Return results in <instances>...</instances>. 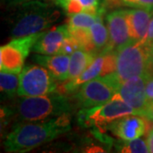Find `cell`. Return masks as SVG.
I'll use <instances>...</instances> for the list:
<instances>
[{
	"label": "cell",
	"mask_w": 153,
	"mask_h": 153,
	"mask_svg": "<svg viewBox=\"0 0 153 153\" xmlns=\"http://www.w3.org/2000/svg\"><path fill=\"white\" fill-rule=\"evenodd\" d=\"M69 113L47 120L19 123L4 141L7 152H27L71 129Z\"/></svg>",
	"instance_id": "6da1fadb"
},
{
	"label": "cell",
	"mask_w": 153,
	"mask_h": 153,
	"mask_svg": "<svg viewBox=\"0 0 153 153\" xmlns=\"http://www.w3.org/2000/svg\"><path fill=\"white\" fill-rule=\"evenodd\" d=\"M18 6L12 22V38L42 33L60 16L57 9L42 0H32Z\"/></svg>",
	"instance_id": "7a4b0ae2"
},
{
	"label": "cell",
	"mask_w": 153,
	"mask_h": 153,
	"mask_svg": "<svg viewBox=\"0 0 153 153\" xmlns=\"http://www.w3.org/2000/svg\"><path fill=\"white\" fill-rule=\"evenodd\" d=\"M151 46L143 40L131 41L117 51L114 72L105 76L117 90L123 82L134 76L151 75L149 71Z\"/></svg>",
	"instance_id": "3957f363"
},
{
	"label": "cell",
	"mask_w": 153,
	"mask_h": 153,
	"mask_svg": "<svg viewBox=\"0 0 153 153\" xmlns=\"http://www.w3.org/2000/svg\"><path fill=\"white\" fill-rule=\"evenodd\" d=\"M71 110L68 98L54 92L41 96L22 97L18 100L16 112L21 121L37 122L67 114Z\"/></svg>",
	"instance_id": "277c9868"
},
{
	"label": "cell",
	"mask_w": 153,
	"mask_h": 153,
	"mask_svg": "<svg viewBox=\"0 0 153 153\" xmlns=\"http://www.w3.org/2000/svg\"><path fill=\"white\" fill-rule=\"evenodd\" d=\"M132 114L138 115L135 110L117 93L104 104L90 108H83L79 113V120L84 126L101 127Z\"/></svg>",
	"instance_id": "5b68a950"
},
{
	"label": "cell",
	"mask_w": 153,
	"mask_h": 153,
	"mask_svg": "<svg viewBox=\"0 0 153 153\" xmlns=\"http://www.w3.org/2000/svg\"><path fill=\"white\" fill-rule=\"evenodd\" d=\"M56 79L41 65H28L20 74L18 95L21 97L41 96L56 91Z\"/></svg>",
	"instance_id": "8992f818"
},
{
	"label": "cell",
	"mask_w": 153,
	"mask_h": 153,
	"mask_svg": "<svg viewBox=\"0 0 153 153\" xmlns=\"http://www.w3.org/2000/svg\"><path fill=\"white\" fill-rule=\"evenodd\" d=\"M42 33L13 38L0 48V70L20 73L33 45Z\"/></svg>",
	"instance_id": "52a82bcc"
},
{
	"label": "cell",
	"mask_w": 153,
	"mask_h": 153,
	"mask_svg": "<svg viewBox=\"0 0 153 153\" xmlns=\"http://www.w3.org/2000/svg\"><path fill=\"white\" fill-rule=\"evenodd\" d=\"M117 93V88L105 76H98L83 83L76 91L75 98L83 109L104 104Z\"/></svg>",
	"instance_id": "ba28073f"
},
{
	"label": "cell",
	"mask_w": 153,
	"mask_h": 153,
	"mask_svg": "<svg viewBox=\"0 0 153 153\" xmlns=\"http://www.w3.org/2000/svg\"><path fill=\"white\" fill-rule=\"evenodd\" d=\"M150 75L134 76L123 82L117 93L128 104L143 116L149 103L146 93V81Z\"/></svg>",
	"instance_id": "9c48e42d"
},
{
	"label": "cell",
	"mask_w": 153,
	"mask_h": 153,
	"mask_svg": "<svg viewBox=\"0 0 153 153\" xmlns=\"http://www.w3.org/2000/svg\"><path fill=\"white\" fill-rule=\"evenodd\" d=\"M107 28L109 32V44L102 51H117L131 42L125 10L110 12L106 16Z\"/></svg>",
	"instance_id": "30bf717a"
},
{
	"label": "cell",
	"mask_w": 153,
	"mask_h": 153,
	"mask_svg": "<svg viewBox=\"0 0 153 153\" xmlns=\"http://www.w3.org/2000/svg\"><path fill=\"white\" fill-rule=\"evenodd\" d=\"M70 36L67 25H61L42 33L37 42L33 45V50L40 55H56L59 54L64 41Z\"/></svg>",
	"instance_id": "8fae6325"
},
{
	"label": "cell",
	"mask_w": 153,
	"mask_h": 153,
	"mask_svg": "<svg viewBox=\"0 0 153 153\" xmlns=\"http://www.w3.org/2000/svg\"><path fill=\"white\" fill-rule=\"evenodd\" d=\"M143 117L140 115H128L111 123L108 128L123 140H133L145 134L146 124Z\"/></svg>",
	"instance_id": "7c38bea8"
},
{
	"label": "cell",
	"mask_w": 153,
	"mask_h": 153,
	"mask_svg": "<svg viewBox=\"0 0 153 153\" xmlns=\"http://www.w3.org/2000/svg\"><path fill=\"white\" fill-rule=\"evenodd\" d=\"M125 11L131 40H144L147 33L153 11L142 8H133L125 10Z\"/></svg>",
	"instance_id": "4fadbf2b"
},
{
	"label": "cell",
	"mask_w": 153,
	"mask_h": 153,
	"mask_svg": "<svg viewBox=\"0 0 153 153\" xmlns=\"http://www.w3.org/2000/svg\"><path fill=\"white\" fill-rule=\"evenodd\" d=\"M33 60L44 66L56 79V81H66L68 77L70 66V56L64 54L56 55H35Z\"/></svg>",
	"instance_id": "5bb4252c"
},
{
	"label": "cell",
	"mask_w": 153,
	"mask_h": 153,
	"mask_svg": "<svg viewBox=\"0 0 153 153\" xmlns=\"http://www.w3.org/2000/svg\"><path fill=\"white\" fill-rule=\"evenodd\" d=\"M105 54L102 52L100 55H97L93 62L88 66L87 68L82 71L79 76L72 79V80H66L62 85V88L64 93H72L77 91L78 88L82 86L83 83L101 76L104 70Z\"/></svg>",
	"instance_id": "9a60e30c"
},
{
	"label": "cell",
	"mask_w": 153,
	"mask_h": 153,
	"mask_svg": "<svg viewBox=\"0 0 153 153\" xmlns=\"http://www.w3.org/2000/svg\"><path fill=\"white\" fill-rule=\"evenodd\" d=\"M97 55L82 49H76L70 56V66L67 80H72L79 76L89 66Z\"/></svg>",
	"instance_id": "2e32d148"
},
{
	"label": "cell",
	"mask_w": 153,
	"mask_h": 153,
	"mask_svg": "<svg viewBox=\"0 0 153 153\" xmlns=\"http://www.w3.org/2000/svg\"><path fill=\"white\" fill-rule=\"evenodd\" d=\"M68 16L78 12L99 14L100 12V0H54Z\"/></svg>",
	"instance_id": "e0dca14e"
},
{
	"label": "cell",
	"mask_w": 153,
	"mask_h": 153,
	"mask_svg": "<svg viewBox=\"0 0 153 153\" xmlns=\"http://www.w3.org/2000/svg\"><path fill=\"white\" fill-rule=\"evenodd\" d=\"M102 14L103 11L100 12L97 21L89 28L91 40L96 53L100 50L103 51L109 44V32L103 22Z\"/></svg>",
	"instance_id": "ac0fdd59"
},
{
	"label": "cell",
	"mask_w": 153,
	"mask_h": 153,
	"mask_svg": "<svg viewBox=\"0 0 153 153\" xmlns=\"http://www.w3.org/2000/svg\"><path fill=\"white\" fill-rule=\"evenodd\" d=\"M20 86V74L1 71L0 73V88L1 92L9 98L14 97L18 94V89Z\"/></svg>",
	"instance_id": "d6986e66"
},
{
	"label": "cell",
	"mask_w": 153,
	"mask_h": 153,
	"mask_svg": "<svg viewBox=\"0 0 153 153\" xmlns=\"http://www.w3.org/2000/svg\"><path fill=\"white\" fill-rule=\"evenodd\" d=\"M101 11L103 10H101L100 12ZM100 12L99 14H92L88 12H78L71 14L69 16L70 17L67 23L69 31L82 28H90L97 21Z\"/></svg>",
	"instance_id": "ffe728a7"
},
{
	"label": "cell",
	"mask_w": 153,
	"mask_h": 153,
	"mask_svg": "<svg viewBox=\"0 0 153 153\" xmlns=\"http://www.w3.org/2000/svg\"><path fill=\"white\" fill-rule=\"evenodd\" d=\"M121 152L126 153H147L150 152L146 141L138 138L133 140H129L121 147Z\"/></svg>",
	"instance_id": "44dd1931"
},
{
	"label": "cell",
	"mask_w": 153,
	"mask_h": 153,
	"mask_svg": "<svg viewBox=\"0 0 153 153\" xmlns=\"http://www.w3.org/2000/svg\"><path fill=\"white\" fill-rule=\"evenodd\" d=\"M111 5L128 6L132 8H142L153 11V0H106Z\"/></svg>",
	"instance_id": "7402d4cb"
},
{
	"label": "cell",
	"mask_w": 153,
	"mask_h": 153,
	"mask_svg": "<svg viewBox=\"0 0 153 153\" xmlns=\"http://www.w3.org/2000/svg\"><path fill=\"white\" fill-rule=\"evenodd\" d=\"M77 49H79V48H78V45L75 42V40L71 38V36H69L64 41V43H63L61 48H60L59 54H64V55H70Z\"/></svg>",
	"instance_id": "603a6c76"
},
{
	"label": "cell",
	"mask_w": 153,
	"mask_h": 153,
	"mask_svg": "<svg viewBox=\"0 0 153 153\" xmlns=\"http://www.w3.org/2000/svg\"><path fill=\"white\" fill-rule=\"evenodd\" d=\"M146 93L148 100H153V75H150L146 81Z\"/></svg>",
	"instance_id": "cb8c5ba5"
},
{
	"label": "cell",
	"mask_w": 153,
	"mask_h": 153,
	"mask_svg": "<svg viewBox=\"0 0 153 153\" xmlns=\"http://www.w3.org/2000/svg\"><path fill=\"white\" fill-rule=\"evenodd\" d=\"M143 41L146 44H148L149 46H152L153 44V14L152 19H151V22H150V25H149L146 36V38Z\"/></svg>",
	"instance_id": "d4e9b609"
},
{
	"label": "cell",
	"mask_w": 153,
	"mask_h": 153,
	"mask_svg": "<svg viewBox=\"0 0 153 153\" xmlns=\"http://www.w3.org/2000/svg\"><path fill=\"white\" fill-rule=\"evenodd\" d=\"M143 117L147 118L150 122L153 123V100L149 101L147 107H146V109L145 112H144Z\"/></svg>",
	"instance_id": "484cf974"
},
{
	"label": "cell",
	"mask_w": 153,
	"mask_h": 153,
	"mask_svg": "<svg viewBox=\"0 0 153 153\" xmlns=\"http://www.w3.org/2000/svg\"><path fill=\"white\" fill-rule=\"evenodd\" d=\"M146 143H147L150 152L153 153V128L148 134L147 139H146Z\"/></svg>",
	"instance_id": "4316f807"
},
{
	"label": "cell",
	"mask_w": 153,
	"mask_h": 153,
	"mask_svg": "<svg viewBox=\"0 0 153 153\" xmlns=\"http://www.w3.org/2000/svg\"><path fill=\"white\" fill-rule=\"evenodd\" d=\"M149 71H150V74H151V75H153V44L151 46V50H150Z\"/></svg>",
	"instance_id": "83f0119b"
},
{
	"label": "cell",
	"mask_w": 153,
	"mask_h": 153,
	"mask_svg": "<svg viewBox=\"0 0 153 153\" xmlns=\"http://www.w3.org/2000/svg\"><path fill=\"white\" fill-rule=\"evenodd\" d=\"M4 3L8 4L9 5L14 6V5H18V4H21L23 3H26L28 1H32V0H3Z\"/></svg>",
	"instance_id": "f1b7e54d"
}]
</instances>
